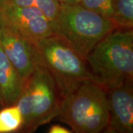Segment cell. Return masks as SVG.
<instances>
[{"label": "cell", "mask_w": 133, "mask_h": 133, "mask_svg": "<svg viewBox=\"0 0 133 133\" xmlns=\"http://www.w3.org/2000/svg\"><path fill=\"white\" fill-rule=\"evenodd\" d=\"M2 107V96H1V92H0V109Z\"/></svg>", "instance_id": "obj_17"}, {"label": "cell", "mask_w": 133, "mask_h": 133, "mask_svg": "<svg viewBox=\"0 0 133 133\" xmlns=\"http://www.w3.org/2000/svg\"><path fill=\"white\" fill-rule=\"evenodd\" d=\"M133 83L107 90L109 121L104 132H133Z\"/></svg>", "instance_id": "obj_8"}, {"label": "cell", "mask_w": 133, "mask_h": 133, "mask_svg": "<svg viewBox=\"0 0 133 133\" xmlns=\"http://www.w3.org/2000/svg\"><path fill=\"white\" fill-rule=\"evenodd\" d=\"M86 59L94 81L106 90L133 83V30L115 28Z\"/></svg>", "instance_id": "obj_1"}, {"label": "cell", "mask_w": 133, "mask_h": 133, "mask_svg": "<svg viewBox=\"0 0 133 133\" xmlns=\"http://www.w3.org/2000/svg\"><path fill=\"white\" fill-rule=\"evenodd\" d=\"M35 48L41 62L53 77L62 98L84 81H94L86 58L57 34L43 39Z\"/></svg>", "instance_id": "obj_3"}, {"label": "cell", "mask_w": 133, "mask_h": 133, "mask_svg": "<svg viewBox=\"0 0 133 133\" xmlns=\"http://www.w3.org/2000/svg\"><path fill=\"white\" fill-rule=\"evenodd\" d=\"M23 127V118L16 104L0 109V133L20 132Z\"/></svg>", "instance_id": "obj_10"}, {"label": "cell", "mask_w": 133, "mask_h": 133, "mask_svg": "<svg viewBox=\"0 0 133 133\" xmlns=\"http://www.w3.org/2000/svg\"><path fill=\"white\" fill-rule=\"evenodd\" d=\"M23 81L0 47V92L2 107L16 104Z\"/></svg>", "instance_id": "obj_9"}, {"label": "cell", "mask_w": 133, "mask_h": 133, "mask_svg": "<svg viewBox=\"0 0 133 133\" xmlns=\"http://www.w3.org/2000/svg\"><path fill=\"white\" fill-rule=\"evenodd\" d=\"M8 2L21 7L34 8L42 11L53 25L56 19L60 3L58 0H8Z\"/></svg>", "instance_id": "obj_12"}, {"label": "cell", "mask_w": 133, "mask_h": 133, "mask_svg": "<svg viewBox=\"0 0 133 133\" xmlns=\"http://www.w3.org/2000/svg\"><path fill=\"white\" fill-rule=\"evenodd\" d=\"M2 22L34 46L54 33L53 25L42 11L18 6L8 0L2 8Z\"/></svg>", "instance_id": "obj_6"}, {"label": "cell", "mask_w": 133, "mask_h": 133, "mask_svg": "<svg viewBox=\"0 0 133 133\" xmlns=\"http://www.w3.org/2000/svg\"><path fill=\"white\" fill-rule=\"evenodd\" d=\"M0 47L22 81L40 62L35 46L2 22L0 24Z\"/></svg>", "instance_id": "obj_7"}, {"label": "cell", "mask_w": 133, "mask_h": 133, "mask_svg": "<svg viewBox=\"0 0 133 133\" xmlns=\"http://www.w3.org/2000/svg\"><path fill=\"white\" fill-rule=\"evenodd\" d=\"M116 28L111 19L77 4L60 3L54 33L66 40L83 56Z\"/></svg>", "instance_id": "obj_4"}, {"label": "cell", "mask_w": 133, "mask_h": 133, "mask_svg": "<svg viewBox=\"0 0 133 133\" xmlns=\"http://www.w3.org/2000/svg\"><path fill=\"white\" fill-rule=\"evenodd\" d=\"M76 133L104 132L109 121L107 90L95 81H84L62 98L56 117Z\"/></svg>", "instance_id": "obj_2"}, {"label": "cell", "mask_w": 133, "mask_h": 133, "mask_svg": "<svg viewBox=\"0 0 133 133\" xmlns=\"http://www.w3.org/2000/svg\"><path fill=\"white\" fill-rule=\"evenodd\" d=\"M115 0H81L79 4L87 9L112 20L114 14Z\"/></svg>", "instance_id": "obj_13"}, {"label": "cell", "mask_w": 133, "mask_h": 133, "mask_svg": "<svg viewBox=\"0 0 133 133\" xmlns=\"http://www.w3.org/2000/svg\"><path fill=\"white\" fill-rule=\"evenodd\" d=\"M6 0H0V24L2 23V8Z\"/></svg>", "instance_id": "obj_16"}, {"label": "cell", "mask_w": 133, "mask_h": 133, "mask_svg": "<svg viewBox=\"0 0 133 133\" xmlns=\"http://www.w3.org/2000/svg\"><path fill=\"white\" fill-rule=\"evenodd\" d=\"M72 129L66 128L60 124H53L51 125L48 129V133H71Z\"/></svg>", "instance_id": "obj_14"}, {"label": "cell", "mask_w": 133, "mask_h": 133, "mask_svg": "<svg viewBox=\"0 0 133 133\" xmlns=\"http://www.w3.org/2000/svg\"><path fill=\"white\" fill-rule=\"evenodd\" d=\"M23 81L28 87L32 104L30 133L56 118L62 98L53 77L41 61Z\"/></svg>", "instance_id": "obj_5"}, {"label": "cell", "mask_w": 133, "mask_h": 133, "mask_svg": "<svg viewBox=\"0 0 133 133\" xmlns=\"http://www.w3.org/2000/svg\"><path fill=\"white\" fill-rule=\"evenodd\" d=\"M81 0H58L59 3L62 4H77L79 3Z\"/></svg>", "instance_id": "obj_15"}, {"label": "cell", "mask_w": 133, "mask_h": 133, "mask_svg": "<svg viewBox=\"0 0 133 133\" xmlns=\"http://www.w3.org/2000/svg\"><path fill=\"white\" fill-rule=\"evenodd\" d=\"M112 21L116 28L132 29L133 0H115Z\"/></svg>", "instance_id": "obj_11"}]
</instances>
